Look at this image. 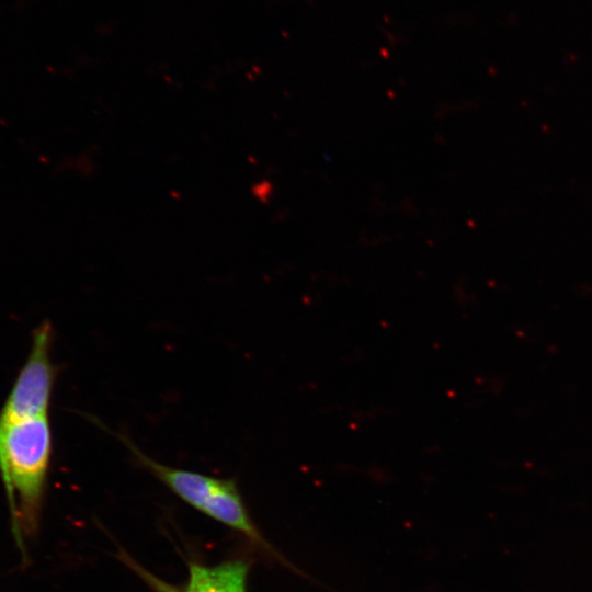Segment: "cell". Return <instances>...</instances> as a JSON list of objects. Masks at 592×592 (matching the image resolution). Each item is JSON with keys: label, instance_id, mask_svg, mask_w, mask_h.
<instances>
[{"label": "cell", "instance_id": "obj_1", "mask_svg": "<svg viewBox=\"0 0 592 592\" xmlns=\"http://www.w3.org/2000/svg\"><path fill=\"white\" fill-rule=\"evenodd\" d=\"M52 451L48 415L0 422V475L15 527L26 533L37 527Z\"/></svg>", "mask_w": 592, "mask_h": 592}, {"label": "cell", "instance_id": "obj_2", "mask_svg": "<svg viewBox=\"0 0 592 592\" xmlns=\"http://www.w3.org/2000/svg\"><path fill=\"white\" fill-rule=\"evenodd\" d=\"M53 327L42 322L33 332L31 350L0 410V422L48 415L57 367L52 361Z\"/></svg>", "mask_w": 592, "mask_h": 592}, {"label": "cell", "instance_id": "obj_3", "mask_svg": "<svg viewBox=\"0 0 592 592\" xmlns=\"http://www.w3.org/2000/svg\"><path fill=\"white\" fill-rule=\"evenodd\" d=\"M248 569L243 560L212 567L192 563L185 592H246Z\"/></svg>", "mask_w": 592, "mask_h": 592}]
</instances>
